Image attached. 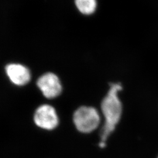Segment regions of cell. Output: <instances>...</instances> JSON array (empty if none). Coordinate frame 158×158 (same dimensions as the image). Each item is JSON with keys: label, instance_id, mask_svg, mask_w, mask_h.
I'll return each instance as SVG.
<instances>
[{"label": "cell", "instance_id": "6da1fadb", "mask_svg": "<svg viewBox=\"0 0 158 158\" xmlns=\"http://www.w3.org/2000/svg\"><path fill=\"white\" fill-rule=\"evenodd\" d=\"M122 90L121 83H111L107 94L101 102V110L105 121L100 133V142L106 143L108 138L115 130L121 118L123 109L118 93Z\"/></svg>", "mask_w": 158, "mask_h": 158}, {"label": "cell", "instance_id": "7a4b0ae2", "mask_svg": "<svg viewBox=\"0 0 158 158\" xmlns=\"http://www.w3.org/2000/svg\"><path fill=\"white\" fill-rule=\"evenodd\" d=\"M74 124L77 130L82 133H90L96 130L100 124L101 118L95 108L81 106L74 113Z\"/></svg>", "mask_w": 158, "mask_h": 158}, {"label": "cell", "instance_id": "3957f363", "mask_svg": "<svg viewBox=\"0 0 158 158\" xmlns=\"http://www.w3.org/2000/svg\"><path fill=\"white\" fill-rule=\"evenodd\" d=\"M34 119L35 124L44 130H53L59 124V118L55 109L48 104L42 105L36 109Z\"/></svg>", "mask_w": 158, "mask_h": 158}, {"label": "cell", "instance_id": "277c9868", "mask_svg": "<svg viewBox=\"0 0 158 158\" xmlns=\"http://www.w3.org/2000/svg\"><path fill=\"white\" fill-rule=\"evenodd\" d=\"M36 85L43 95L47 98H55L62 91L60 80L55 74L49 72L38 79Z\"/></svg>", "mask_w": 158, "mask_h": 158}, {"label": "cell", "instance_id": "5b68a950", "mask_svg": "<svg viewBox=\"0 0 158 158\" xmlns=\"http://www.w3.org/2000/svg\"><path fill=\"white\" fill-rule=\"evenodd\" d=\"M6 74L14 85L22 86L28 84L31 74L28 68L19 63H10L6 67Z\"/></svg>", "mask_w": 158, "mask_h": 158}, {"label": "cell", "instance_id": "8992f818", "mask_svg": "<svg viewBox=\"0 0 158 158\" xmlns=\"http://www.w3.org/2000/svg\"><path fill=\"white\" fill-rule=\"evenodd\" d=\"M77 9L85 15H90L96 12L97 8V0H74Z\"/></svg>", "mask_w": 158, "mask_h": 158}, {"label": "cell", "instance_id": "52a82bcc", "mask_svg": "<svg viewBox=\"0 0 158 158\" xmlns=\"http://www.w3.org/2000/svg\"></svg>", "mask_w": 158, "mask_h": 158}]
</instances>
